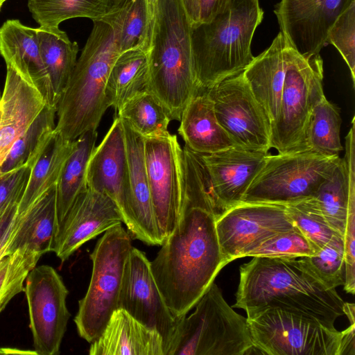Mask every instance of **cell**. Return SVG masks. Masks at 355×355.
<instances>
[{
	"label": "cell",
	"mask_w": 355,
	"mask_h": 355,
	"mask_svg": "<svg viewBox=\"0 0 355 355\" xmlns=\"http://www.w3.org/2000/svg\"><path fill=\"white\" fill-rule=\"evenodd\" d=\"M183 149L184 191L178 222L150 268L176 317L187 315L225 266L216 232L215 208L201 155Z\"/></svg>",
	"instance_id": "obj_1"
},
{
	"label": "cell",
	"mask_w": 355,
	"mask_h": 355,
	"mask_svg": "<svg viewBox=\"0 0 355 355\" xmlns=\"http://www.w3.org/2000/svg\"><path fill=\"white\" fill-rule=\"evenodd\" d=\"M234 308L246 314L266 307L313 319L335 329L345 302L336 291L324 285L300 257H252L241 266Z\"/></svg>",
	"instance_id": "obj_2"
},
{
	"label": "cell",
	"mask_w": 355,
	"mask_h": 355,
	"mask_svg": "<svg viewBox=\"0 0 355 355\" xmlns=\"http://www.w3.org/2000/svg\"><path fill=\"white\" fill-rule=\"evenodd\" d=\"M191 30L182 0L159 1L148 51L149 92L179 121L196 91Z\"/></svg>",
	"instance_id": "obj_3"
},
{
	"label": "cell",
	"mask_w": 355,
	"mask_h": 355,
	"mask_svg": "<svg viewBox=\"0 0 355 355\" xmlns=\"http://www.w3.org/2000/svg\"><path fill=\"white\" fill-rule=\"evenodd\" d=\"M263 12L259 0H232L211 21L191 26L196 91L242 73L252 62V40Z\"/></svg>",
	"instance_id": "obj_4"
},
{
	"label": "cell",
	"mask_w": 355,
	"mask_h": 355,
	"mask_svg": "<svg viewBox=\"0 0 355 355\" xmlns=\"http://www.w3.org/2000/svg\"><path fill=\"white\" fill-rule=\"evenodd\" d=\"M110 26L94 21L93 28L57 105L55 130L74 141L96 130L109 107L105 87L111 67L120 54Z\"/></svg>",
	"instance_id": "obj_5"
},
{
	"label": "cell",
	"mask_w": 355,
	"mask_h": 355,
	"mask_svg": "<svg viewBox=\"0 0 355 355\" xmlns=\"http://www.w3.org/2000/svg\"><path fill=\"white\" fill-rule=\"evenodd\" d=\"M253 345L268 355H354L355 322L344 331L284 311L266 307L247 315Z\"/></svg>",
	"instance_id": "obj_6"
},
{
	"label": "cell",
	"mask_w": 355,
	"mask_h": 355,
	"mask_svg": "<svg viewBox=\"0 0 355 355\" xmlns=\"http://www.w3.org/2000/svg\"><path fill=\"white\" fill-rule=\"evenodd\" d=\"M285 78L279 114L271 127L270 147L279 154L307 151L313 108L324 96L323 61L320 55L303 56L286 42Z\"/></svg>",
	"instance_id": "obj_7"
},
{
	"label": "cell",
	"mask_w": 355,
	"mask_h": 355,
	"mask_svg": "<svg viewBox=\"0 0 355 355\" xmlns=\"http://www.w3.org/2000/svg\"><path fill=\"white\" fill-rule=\"evenodd\" d=\"M185 315L170 355H245L254 348L247 318L227 304L214 282Z\"/></svg>",
	"instance_id": "obj_8"
},
{
	"label": "cell",
	"mask_w": 355,
	"mask_h": 355,
	"mask_svg": "<svg viewBox=\"0 0 355 355\" xmlns=\"http://www.w3.org/2000/svg\"><path fill=\"white\" fill-rule=\"evenodd\" d=\"M132 247L130 233L119 224L104 232L89 255L90 282L74 318L79 336L88 343L100 336L119 308L125 266Z\"/></svg>",
	"instance_id": "obj_9"
},
{
	"label": "cell",
	"mask_w": 355,
	"mask_h": 355,
	"mask_svg": "<svg viewBox=\"0 0 355 355\" xmlns=\"http://www.w3.org/2000/svg\"><path fill=\"white\" fill-rule=\"evenodd\" d=\"M307 150L268 155L243 202L289 205L314 196L340 162Z\"/></svg>",
	"instance_id": "obj_10"
},
{
	"label": "cell",
	"mask_w": 355,
	"mask_h": 355,
	"mask_svg": "<svg viewBox=\"0 0 355 355\" xmlns=\"http://www.w3.org/2000/svg\"><path fill=\"white\" fill-rule=\"evenodd\" d=\"M217 120L234 146L267 153L271 148V123L253 96L243 72L206 90Z\"/></svg>",
	"instance_id": "obj_11"
},
{
	"label": "cell",
	"mask_w": 355,
	"mask_h": 355,
	"mask_svg": "<svg viewBox=\"0 0 355 355\" xmlns=\"http://www.w3.org/2000/svg\"><path fill=\"white\" fill-rule=\"evenodd\" d=\"M118 309L128 313L162 336L164 355H170L184 317H176L166 304L146 254L132 247L128 257Z\"/></svg>",
	"instance_id": "obj_12"
},
{
	"label": "cell",
	"mask_w": 355,
	"mask_h": 355,
	"mask_svg": "<svg viewBox=\"0 0 355 355\" xmlns=\"http://www.w3.org/2000/svg\"><path fill=\"white\" fill-rule=\"evenodd\" d=\"M34 352L57 355L71 314L67 306L69 291L52 266H35L25 280Z\"/></svg>",
	"instance_id": "obj_13"
},
{
	"label": "cell",
	"mask_w": 355,
	"mask_h": 355,
	"mask_svg": "<svg viewBox=\"0 0 355 355\" xmlns=\"http://www.w3.org/2000/svg\"><path fill=\"white\" fill-rule=\"evenodd\" d=\"M216 225L225 266L295 228L286 205L271 203L241 202L218 216Z\"/></svg>",
	"instance_id": "obj_14"
},
{
	"label": "cell",
	"mask_w": 355,
	"mask_h": 355,
	"mask_svg": "<svg viewBox=\"0 0 355 355\" xmlns=\"http://www.w3.org/2000/svg\"><path fill=\"white\" fill-rule=\"evenodd\" d=\"M145 159L154 214L164 240L174 229L184 191L183 149L169 132L144 139Z\"/></svg>",
	"instance_id": "obj_15"
},
{
	"label": "cell",
	"mask_w": 355,
	"mask_h": 355,
	"mask_svg": "<svg viewBox=\"0 0 355 355\" xmlns=\"http://www.w3.org/2000/svg\"><path fill=\"white\" fill-rule=\"evenodd\" d=\"M86 183L91 189L105 194L113 200L128 232L139 240L128 185L123 128L118 116L91 155L87 166Z\"/></svg>",
	"instance_id": "obj_16"
},
{
	"label": "cell",
	"mask_w": 355,
	"mask_h": 355,
	"mask_svg": "<svg viewBox=\"0 0 355 355\" xmlns=\"http://www.w3.org/2000/svg\"><path fill=\"white\" fill-rule=\"evenodd\" d=\"M355 0H281L277 5L280 32L303 56L320 53L328 32Z\"/></svg>",
	"instance_id": "obj_17"
},
{
	"label": "cell",
	"mask_w": 355,
	"mask_h": 355,
	"mask_svg": "<svg viewBox=\"0 0 355 355\" xmlns=\"http://www.w3.org/2000/svg\"><path fill=\"white\" fill-rule=\"evenodd\" d=\"M122 223V216L113 200L87 187L59 227L53 252L64 261L85 243Z\"/></svg>",
	"instance_id": "obj_18"
},
{
	"label": "cell",
	"mask_w": 355,
	"mask_h": 355,
	"mask_svg": "<svg viewBox=\"0 0 355 355\" xmlns=\"http://www.w3.org/2000/svg\"><path fill=\"white\" fill-rule=\"evenodd\" d=\"M210 180L218 216L243 202L252 180L269 153L232 146L211 154H200Z\"/></svg>",
	"instance_id": "obj_19"
},
{
	"label": "cell",
	"mask_w": 355,
	"mask_h": 355,
	"mask_svg": "<svg viewBox=\"0 0 355 355\" xmlns=\"http://www.w3.org/2000/svg\"><path fill=\"white\" fill-rule=\"evenodd\" d=\"M6 67L0 101V168L14 144L48 105L35 85L12 67Z\"/></svg>",
	"instance_id": "obj_20"
},
{
	"label": "cell",
	"mask_w": 355,
	"mask_h": 355,
	"mask_svg": "<svg viewBox=\"0 0 355 355\" xmlns=\"http://www.w3.org/2000/svg\"><path fill=\"white\" fill-rule=\"evenodd\" d=\"M0 54L6 66L35 85L46 103L57 108L41 57L37 28L25 26L19 19L6 20L0 27Z\"/></svg>",
	"instance_id": "obj_21"
},
{
	"label": "cell",
	"mask_w": 355,
	"mask_h": 355,
	"mask_svg": "<svg viewBox=\"0 0 355 355\" xmlns=\"http://www.w3.org/2000/svg\"><path fill=\"white\" fill-rule=\"evenodd\" d=\"M121 119L125 137L132 208L140 234L139 241L150 245H162L164 240L151 201L146 166L144 138L125 121Z\"/></svg>",
	"instance_id": "obj_22"
},
{
	"label": "cell",
	"mask_w": 355,
	"mask_h": 355,
	"mask_svg": "<svg viewBox=\"0 0 355 355\" xmlns=\"http://www.w3.org/2000/svg\"><path fill=\"white\" fill-rule=\"evenodd\" d=\"M90 355H164L159 334L117 309L100 336L91 343Z\"/></svg>",
	"instance_id": "obj_23"
},
{
	"label": "cell",
	"mask_w": 355,
	"mask_h": 355,
	"mask_svg": "<svg viewBox=\"0 0 355 355\" xmlns=\"http://www.w3.org/2000/svg\"><path fill=\"white\" fill-rule=\"evenodd\" d=\"M285 44V37L279 32L270 46L254 57L243 71L253 96L267 114L271 127L277 118L281 104L286 71Z\"/></svg>",
	"instance_id": "obj_24"
},
{
	"label": "cell",
	"mask_w": 355,
	"mask_h": 355,
	"mask_svg": "<svg viewBox=\"0 0 355 355\" xmlns=\"http://www.w3.org/2000/svg\"><path fill=\"white\" fill-rule=\"evenodd\" d=\"M57 231L56 185L17 216L7 247L8 254L26 248L42 256L53 252Z\"/></svg>",
	"instance_id": "obj_25"
},
{
	"label": "cell",
	"mask_w": 355,
	"mask_h": 355,
	"mask_svg": "<svg viewBox=\"0 0 355 355\" xmlns=\"http://www.w3.org/2000/svg\"><path fill=\"white\" fill-rule=\"evenodd\" d=\"M178 133L191 150L211 154L234 146L215 114L206 90L196 91L184 110Z\"/></svg>",
	"instance_id": "obj_26"
},
{
	"label": "cell",
	"mask_w": 355,
	"mask_h": 355,
	"mask_svg": "<svg viewBox=\"0 0 355 355\" xmlns=\"http://www.w3.org/2000/svg\"><path fill=\"white\" fill-rule=\"evenodd\" d=\"M76 139H64L55 130L47 138L31 168L28 182L19 203L17 216L56 185L62 168L76 146Z\"/></svg>",
	"instance_id": "obj_27"
},
{
	"label": "cell",
	"mask_w": 355,
	"mask_h": 355,
	"mask_svg": "<svg viewBox=\"0 0 355 355\" xmlns=\"http://www.w3.org/2000/svg\"><path fill=\"white\" fill-rule=\"evenodd\" d=\"M149 92L148 53L136 49L121 53L114 60L106 83L109 107L118 112L130 99Z\"/></svg>",
	"instance_id": "obj_28"
},
{
	"label": "cell",
	"mask_w": 355,
	"mask_h": 355,
	"mask_svg": "<svg viewBox=\"0 0 355 355\" xmlns=\"http://www.w3.org/2000/svg\"><path fill=\"white\" fill-rule=\"evenodd\" d=\"M40 53L58 103L67 87L77 62L78 45L58 28H37Z\"/></svg>",
	"instance_id": "obj_29"
},
{
	"label": "cell",
	"mask_w": 355,
	"mask_h": 355,
	"mask_svg": "<svg viewBox=\"0 0 355 355\" xmlns=\"http://www.w3.org/2000/svg\"><path fill=\"white\" fill-rule=\"evenodd\" d=\"M101 21L112 28L120 53L136 49L148 51L153 21L146 0H119Z\"/></svg>",
	"instance_id": "obj_30"
},
{
	"label": "cell",
	"mask_w": 355,
	"mask_h": 355,
	"mask_svg": "<svg viewBox=\"0 0 355 355\" xmlns=\"http://www.w3.org/2000/svg\"><path fill=\"white\" fill-rule=\"evenodd\" d=\"M97 137V130L88 131L78 137L62 168L56 184L57 231L78 196L87 187V166Z\"/></svg>",
	"instance_id": "obj_31"
},
{
	"label": "cell",
	"mask_w": 355,
	"mask_h": 355,
	"mask_svg": "<svg viewBox=\"0 0 355 355\" xmlns=\"http://www.w3.org/2000/svg\"><path fill=\"white\" fill-rule=\"evenodd\" d=\"M119 0H28L33 18L46 28H58L62 21L77 17L101 21Z\"/></svg>",
	"instance_id": "obj_32"
},
{
	"label": "cell",
	"mask_w": 355,
	"mask_h": 355,
	"mask_svg": "<svg viewBox=\"0 0 355 355\" xmlns=\"http://www.w3.org/2000/svg\"><path fill=\"white\" fill-rule=\"evenodd\" d=\"M117 116L144 139L166 135L171 121L166 109L150 92L130 99L117 112Z\"/></svg>",
	"instance_id": "obj_33"
},
{
	"label": "cell",
	"mask_w": 355,
	"mask_h": 355,
	"mask_svg": "<svg viewBox=\"0 0 355 355\" xmlns=\"http://www.w3.org/2000/svg\"><path fill=\"white\" fill-rule=\"evenodd\" d=\"M57 108L46 105L27 130L17 140L0 168V175L35 159L49 136L55 128Z\"/></svg>",
	"instance_id": "obj_34"
},
{
	"label": "cell",
	"mask_w": 355,
	"mask_h": 355,
	"mask_svg": "<svg viewBox=\"0 0 355 355\" xmlns=\"http://www.w3.org/2000/svg\"><path fill=\"white\" fill-rule=\"evenodd\" d=\"M340 125L339 107L324 96L311 114L307 137L309 150L327 157L338 156L343 149Z\"/></svg>",
	"instance_id": "obj_35"
},
{
	"label": "cell",
	"mask_w": 355,
	"mask_h": 355,
	"mask_svg": "<svg viewBox=\"0 0 355 355\" xmlns=\"http://www.w3.org/2000/svg\"><path fill=\"white\" fill-rule=\"evenodd\" d=\"M300 259L327 288H336L344 284L345 250L342 236H334L318 253Z\"/></svg>",
	"instance_id": "obj_36"
},
{
	"label": "cell",
	"mask_w": 355,
	"mask_h": 355,
	"mask_svg": "<svg viewBox=\"0 0 355 355\" xmlns=\"http://www.w3.org/2000/svg\"><path fill=\"white\" fill-rule=\"evenodd\" d=\"M286 207L293 225L309 241L315 254L334 236L340 235L329 226L309 198L286 205Z\"/></svg>",
	"instance_id": "obj_37"
},
{
	"label": "cell",
	"mask_w": 355,
	"mask_h": 355,
	"mask_svg": "<svg viewBox=\"0 0 355 355\" xmlns=\"http://www.w3.org/2000/svg\"><path fill=\"white\" fill-rule=\"evenodd\" d=\"M41 257L23 248L5 258L0 267V313L15 295L24 292L26 278Z\"/></svg>",
	"instance_id": "obj_38"
},
{
	"label": "cell",
	"mask_w": 355,
	"mask_h": 355,
	"mask_svg": "<svg viewBox=\"0 0 355 355\" xmlns=\"http://www.w3.org/2000/svg\"><path fill=\"white\" fill-rule=\"evenodd\" d=\"M327 42L333 44L347 63L355 82V1L338 17L328 32Z\"/></svg>",
	"instance_id": "obj_39"
},
{
	"label": "cell",
	"mask_w": 355,
	"mask_h": 355,
	"mask_svg": "<svg viewBox=\"0 0 355 355\" xmlns=\"http://www.w3.org/2000/svg\"><path fill=\"white\" fill-rule=\"evenodd\" d=\"M315 254L306 237L295 227L263 243L248 257H300Z\"/></svg>",
	"instance_id": "obj_40"
},
{
	"label": "cell",
	"mask_w": 355,
	"mask_h": 355,
	"mask_svg": "<svg viewBox=\"0 0 355 355\" xmlns=\"http://www.w3.org/2000/svg\"><path fill=\"white\" fill-rule=\"evenodd\" d=\"M28 165L0 175V214L13 203H19L29 178Z\"/></svg>",
	"instance_id": "obj_41"
},
{
	"label": "cell",
	"mask_w": 355,
	"mask_h": 355,
	"mask_svg": "<svg viewBox=\"0 0 355 355\" xmlns=\"http://www.w3.org/2000/svg\"><path fill=\"white\" fill-rule=\"evenodd\" d=\"M232 0H200L198 23L211 21L216 16L227 10Z\"/></svg>",
	"instance_id": "obj_42"
},
{
	"label": "cell",
	"mask_w": 355,
	"mask_h": 355,
	"mask_svg": "<svg viewBox=\"0 0 355 355\" xmlns=\"http://www.w3.org/2000/svg\"><path fill=\"white\" fill-rule=\"evenodd\" d=\"M19 203H13L0 214V250L8 243L17 216Z\"/></svg>",
	"instance_id": "obj_43"
},
{
	"label": "cell",
	"mask_w": 355,
	"mask_h": 355,
	"mask_svg": "<svg viewBox=\"0 0 355 355\" xmlns=\"http://www.w3.org/2000/svg\"><path fill=\"white\" fill-rule=\"evenodd\" d=\"M191 26L199 22L200 0H182Z\"/></svg>",
	"instance_id": "obj_44"
},
{
	"label": "cell",
	"mask_w": 355,
	"mask_h": 355,
	"mask_svg": "<svg viewBox=\"0 0 355 355\" xmlns=\"http://www.w3.org/2000/svg\"><path fill=\"white\" fill-rule=\"evenodd\" d=\"M159 0H146L150 17L153 23V18L155 9Z\"/></svg>",
	"instance_id": "obj_45"
},
{
	"label": "cell",
	"mask_w": 355,
	"mask_h": 355,
	"mask_svg": "<svg viewBox=\"0 0 355 355\" xmlns=\"http://www.w3.org/2000/svg\"><path fill=\"white\" fill-rule=\"evenodd\" d=\"M9 241V240H8ZM8 243L0 250V267L2 266L4 260H5V258L9 255L7 252V247H8Z\"/></svg>",
	"instance_id": "obj_46"
},
{
	"label": "cell",
	"mask_w": 355,
	"mask_h": 355,
	"mask_svg": "<svg viewBox=\"0 0 355 355\" xmlns=\"http://www.w3.org/2000/svg\"><path fill=\"white\" fill-rule=\"evenodd\" d=\"M7 0H0V11L1 10V8L3 5V3L6 1Z\"/></svg>",
	"instance_id": "obj_47"
},
{
	"label": "cell",
	"mask_w": 355,
	"mask_h": 355,
	"mask_svg": "<svg viewBox=\"0 0 355 355\" xmlns=\"http://www.w3.org/2000/svg\"><path fill=\"white\" fill-rule=\"evenodd\" d=\"M1 94H0V101H1Z\"/></svg>",
	"instance_id": "obj_48"
}]
</instances>
